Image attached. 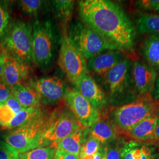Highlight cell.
<instances>
[{"instance_id": "3957f363", "label": "cell", "mask_w": 159, "mask_h": 159, "mask_svg": "<svg viewBox=\"0 0 159 159\" xmlns=\"http://www.w3.org/2000/svg\"><path fill=\"white\" fill-rule=\"evenodd\" d=\"M47 117L44 112L2 137L4 141L15 149L18 154L25 153L42 147V135Z\"/></svg>"}, {"instance_id": "d4e9b609", "label": "cell", "mask_w": 159, "mask_h": 159, "mask_svg": "<svg viewBox=\"0 0 159 159\" xmlns=\"http://www.w3.org/2000/svg\"><path fill=\"white\" fill-rule=\"evenodd\" d=\"M56 148L54 144L19 154L20 159H54Z\"/></svg>"}, {"instance_id": "8d00e7d4", "label": "cell", "mask_w": 159, "mask_h": 159, "mask_svg": "<svg viewBox=\"0 0 159 159\" xmlns=\"http://www.w3.org/2000/svg\"><path fill=\"white\" fill-rule=\"evenodd\" d=\"M6 52L0 51V81L2 80V77L3 75L4 66L6 63Z\"/></svg>"}, {"instance_id": "7c38bea8", "label": "cell", "mask_w": 159, "mask_h": 159, "mask_svg": "<svg viewBox=\"0 0 159 159\" xmlns=\"http://www.w3.org/2000/svg\"><path fill=\"white\" fill-rule=\"evenodd\" d=\"M132 76L136 93L140 96L151 94L158 77L153 67L148 63L136 60L132 63Z\"/></svg>"}, {"instance_id": "ba28073f", "label": "cell", "mask_w": 159, "mask_h": 159, "mask_svg": "<svg viewBox=\"0 0 159 159\" xmlns=\"http://www.w3.org/2000/svg\"><path fill=\"white\" fill-rule=\"evenodd\" d=\"M58 64L74 85L83 75L88 73L87 61L71 42L66 28L63 30Z\"/></svg>"}, {"instance_id": "8992f818", "label": "cell", "mask_w": 159, "mask_h": 159, "mask_svg": "<svg viewBox=\"0 0 159 159\" xmlns=\"http://www.w3.org/2000/svg\"><path fill=\"white\" fill-rule=\"evenodd\" d=\"M32 40V25L23 21H16L10 25V33L2 44L11 57L29 65L33 62Z\"/></svg>"}, {"instance_id": "f1b7e54d", "label": "cell", "mask_w": 159, "mask_h": 159, "mask_svg": "<svg viewBox=\"0 0 159 159\" xmlns=\"http://www.w3.org/2000/svg\"><path fill=\"white\" fill-rule=\"evenodd\" d=\"M0 159H20L19 154L7 143L0 140Z\"/></svg>"}, {"instance_id": "e575fe53", "label": "cell", "mask_w": 159, "mask_h": 159, "mask_svg": "<svg viewBox=\"0 0 159 159\" xmlns=\"http://www.w3.org/2000/svg\"><path fill=\"white\" fill-rule=\"evenodd\" d=\"M106 159H121V149L118 147L107 148Z\"/></svg>"}, {"instance_id": "74e56055", "label": "cell", "mask_w": 159, "mask_h": 159, "mask_svg": "<svg viewBox=\"0 0 159 159\" xmlns=\"http://www.w3.org/2000/svg\"><path fill=\"white\" fill-rule=\"evenodd\" d=\"M102 148H101L100 151L97 152V153L93 155H90V156H85L80 157V159H100L102 156Z\"/></svg>"}, {"instance_id": "f546056e", "label": "cell", "mask_w": 159, "mask_h": 159, "mask_svg": "<svg viewBox=\"0 0 159 159\" xmlns=\"http://www.w3.org/2000/svg\"><path fill=\"white\" fill-rule=\"evenodd\" d=\"M137 6L143 10L153 11L159 14V0H142L136 2Z\"/></svg>"}, {"instance_id": "44dd1931", "label": "cell", "mask_w": 159, "mask_h": 159, "mask_svg": "<svg viewBox=\"0 0 159 159\" xmlns=\"http://www.w3.org/2000/svg\"><path fill=\"white\" fill-rule=\"evenodd\" d=\"M84 129L85 128L83 127L75 131L61 141L54 144L57 149H61L70 153L79 156Z\"/></svg>"}, {"instance_id": "ee69618b", "label": "cell", "mask_w": 159, "mask_h": 159, "mask_svg": "<svg viewBox=\"0 0 159 159\" xmlns=\"http://www.w3.org/2000/svg\"><path fill=\"white\" fill-rule=\"evenodd\" d=\"M157 116H158V117H159V111L157 112Z\"/></svg>"}, {"instance_id": "277c9868", "label": "cell", "mask_w": 159, "mask_h": 159, "mask_svg": "<svg viewBox=\"0 0 159 159\" xmlns=\"http://www.w3.org/2000/svg\"><path fill=\"white\" fill-rule=\"evenodd\" d=\"M157 112L158 102L153 100L151 94H148L116 108L114 121L120 130L127 133L139 122Z\"/></svg>"}, {"instance_id": "ac0fdd59", "label": "cell", "mask_w": 159, "mask_h": 159, "mask_svg": "<svg viewBox=\"0 0 159 159\" xmlns=\"http://www.w3.org/2000/svg\"><path fill=\"white\" fill-rule=\"evenodd\" d=\"M85 132L88 136L96 139L102 144L113 142L117 136L114 125L108 121L100 119L90 127L85 129Z\"/></svg>"}, {"instance_id": "6da1fadb", "label": "cell", "mask_w": 159, "mask_h": 159, "mask_svg": "<svg viewBox=\"0 0 159 159\" xmlns=\"http://www.w3.org/2000/svg\"><path fill=\"white\" fill-rule=\"evenodd\" d=\"M79 14L83 23L96 30L119 51H131L136 30L124 10L109 0L79 2Z\"/></svg>"}, {"instance_id": "7bdbcfd3", "label": "cell", "mask_w": 159, "mask_h": 159, "mask_svg": "<svg viewBox=\"0 0 159 159\" xmlns=\"http://www.w3.org/2000/svg\"><path fill=\"white\" fill-rule=\"evenodd\" d=\"M158 111H159V102H158Z\"/></svg>"}, {"instance_id": "484cf974", "label": "cell", "mask_w": 159, "mask_h": 159, "mask_svg": "<svg viewBox=\"0 0 159 159\" xmlns=\"http://www.w3.org/2000/svg\"><path fill=\"white\" fill-rule=\"evenodd\" d=\"M101 144L97 140L88 136L85 132L83 134V139L81 145L79 158L85 156L93 155L98 152L101 148Z\"/></svg>"}, {"instance_id": "f35d334b", "label": "cell", "mask_w": 159, "mask_h": 159, "mask_svg": "<svg viewBox=\"0 0 159 159\" xmlns=\"http://www.w3.org/2000/svg\"><path fill=\"white\" fill-rule=\"evenodd\" d=\"M153 141L154 142H159V117L157 121V124L156 125V127L155 129V130L154 132L153 136L152 137V139L150 142Z\"/></svg>"}, {"instance_id": "7402d4cb", "label": "cell", "mask_w": 159, "mask_h": 159, "mask_svg": "<svg viewBox=\"0 0 159 159\" xmlns=\"http://www.w3.org/2000/svg\"><path fill=\"white\" fill-rule=\"evenodd\" d=\"M136 25L140 34L159 35V14H143L137 18Z\"/></svg>"}, {"instance_id": "d6986e66", "label": "cell", "mask_w": 159, "mask_h": 159, "mask_svg": "<svg viewBox=\"0 0 159 159\" xmlns=\"http://www.w3.org/2000/svg\"><path fill=\"white\" fill-rule=\"evenodd\" d=\"M12 94L24 108L39 107L41 98L31 86L20 84L11 88Z\"/></svg>"}, {"instance_id": "2e32d148", "label": "cell", "mask_w": 159, "mask_h": 159, "mask_svg": "<svg viewBox=\"0 0 159 159\" xmlns=\"http://www.w3.org/2000/svg\"><path fill=\"white\" fill-rule=\"evenodd\" d=\"M121 159H154L155 150L150 144L131 140L121 148Z\"/></svg>"}, {"instance_id": "cb8c5ba5", "label": "cell", "mask_w": 159, "mask_h": 159, "mask_svg": "<svg viewBox=\"0 0 159 159\" xmlns=\"http://www.w3.org/2000/svg\"><path fill=\"white\" fill-rule=\"evenodd\" d=\"M56 17L64 24L68 23L72 17L74 1L70 0H56L52 1Z\"/></svg>"}, {"instance_id": "ab89813d", "label": "cell", "mask_w": 159, "mask_h": 159, "mask_svg": "<svg viewBox=\"0 0 159 159\" xmlns=\"http://www.w3.org/2000/svg\"><path fill=\"white\" fill-rule=\"evenodd\" d=\"M107 148H106V147H103V148H102V157L100 158V159H106Z\"/></svg>"}, {"instance_id": "5bb4252c", "label": "cell", "mask_w": 159, "mask_h": 159, "mask_svg": "<svg viewBox=\"0 0 159 159\" xmlns=\"http://www.w3.org/2000/svg\"><path fill=\"white\" fill-rule=\"evenodd\" d=\"M125 58L119 51L104 52L89 60L87 69L104 79L108 72Z\"/></svg>"}, {"instance_id": "9c48e42d", "label": "cell", "mask_w": 159, "mask_h": 159, "mask_svg": "<svg viewBox=\"0 0 159 159\" xmlns=\"http://www.w3.org/2000/svg\"><path fill=\"white\" fill-rule=\"evenodd\" d=\"M132 63L125 58L112 68L104 79L111 98H118L134 91L132 76ZM132 93V92H131Z\"/></svg>"}, {"instance_id": "7a4b0ae2", "label": "cell", "mask_w": 159, "mask_h": 159, "mask_svg": "<svg viewBox=\"0 0 159 159\" xmlns=\"http://www.w3.org/2000/svg\"><path fill=\"white\" fill-rule=\"evenodd\" d=\"M68 36L85 60L104 52L119 51L112 43L83 22L72 24L68 30Z\"/></svg>"}, {"instance_id": "83f0119b", "label": "cell", "mask_w": 159, "mask_h": 159, "mask_svg": "<svg viewBox=\"0 0 159 159\" xmlns=\"http://www.w3.org/2000/svg\"><path fill=\"white\" fill-rule=\"evenodd\" d=\"M20 4L23 12L30 16H36L40 12L43 1L40 0H22Z\"/></svg>"}, {"instance_id": "d6a6232c", "label": "cell", "mask_w": 159, "mask_h": 159, "mask_svg": "<svg viewBox=\"0 0 159 159\" xmlns=\"http://www.w3.org/2000/svg\"><path fill=\"white\" fill-rule=\"evenodd\" d=\"M11 88L6 84L2 80L0 81V102L5 103L6 101L11 96Z\"/></svg>"}, {"instance_id": "60d3db41", "label": "cell", "mask_w": 159, "mask_h": 159, "mask_svg": "<svg viewBox=\"0 0 159 159\" xmlns=\"http://www.w3.org/2000/svg\"><path fill=\"white\" fill-rule=\"evenodd\" d=\"M5 129H7L6 126L3 125H2V124L0 123V130H5Z\"/></svg>"}, {"instance_id": "b9f144b4", "label": "cell", "mask_w": 159, "mask_h": 159, "mask_svg": "<svg viewBox=\"0 0 159 159\" xmlns=\"http://www.w3.org/2000/svg\"><path fill=\"white\" fill-rule=\"evenodd\" d=\"M3 105H4V103H2V102H0V107H1V106H2Z\"/></svg>"}, {"instance_id": "603a6c76", "label": "cell", "mask_w": 159, "mask_h": 159, "mask_svg": "<svg viewBox=\"0 0 159 159\" xmlns=\"http://www.w3.org/2000/svg\"><path fill=\"white\" fill-rule=\"evenodd\" d=\"M43 112L39 107L24 108L16 114L11 121L7 125V129H15L24 125Z\"/></svg>"}, {"instance_id": "d590c367", "label": "cell", "mask_w": 159, "mask_h": 159, "mask_svg": "<svg viewBox=\"0 0 159 159\" xmlns=\"http://www.w3.org/2000/svg\"><path fill=\"white\" fill-rule=\"evenodd\" d=\"M151 96L154 101L159 102V75L156 81L153 90L151 93Z\"/></svg>"}, {"instance_id": "30bf717a", "label": "cell", "mask_w": 159, "mask_h": 159, "mask_svg": "<svg viewBox=\"0 0 159 159\" xmlns=\"http://www.w3.org/2000/svg\"><path fill=\"white\" fill-rule=\"evenodd\" d=\"M65 101L68 108L84 128L90 127L100 119L98 110L75 89L68 90Z\"/></svg>"}, {"instance_id": "ffe728a7", "label": "cell", "mask_w": 159, "mask_h": 159, "mask_svg": "<svg viewBox=\"0 0 159 159\" xmlns=\"http://www.w3.org/2000/svg\"><path fill=\"white\" fill-rule=\"evenodd\" d=\"M143 55L149 66L159 72V35H151L143 43Z\"/></svg>"}, {"instance_id": "1f68e13d", "label": "cell", "mask_w": 159, "mask_h": 159, "mask_svg": "<svg viewBox=\"0 0 159 159\" xmlns=\"http://www.w3.org/2000/svg\"><path fill=\"white\" fill-rule=\"evenodd\" d=\"M4 104L10 108L16 114L21 111L24 108L20 102L17 100V98L13 95H12L6 101Z\"/></svg>"}, {"instance_id": "9a60e30c", "label": "cell", "mask_w": 159, "mask_h": 159, "mask_svg": "<svg viewBox=\"0 0 159 159\" xmlns=\"http://www.w3.org/2000/svg\"><path fill=\"white\" fill-rule=\"evenodd\" d=\"M29 65L11 57L6 52V63L2 80L10 88L23 84L29 77Z\"/></svg>"}, {"instance_id": "4dcf8cb0", "label": "cell", "mask_w": 159, "mask_h": 159, "mask_svg": "<svg viewBox=\"0 0 159 159\" xmlns=\"http://www.w3.org/2000/svg\"><path fill=\"white\" fill-rule=\"evenodd\" d=\"M15 116L16 114L5 104L0 107V123L5 125L7 129Z\"/></svg>"}, {"instance_id": "5b68a950", "label": "cell", "mask_w": 159, "mask_h": 159, "mask_svg": "<svg viewBox=\"0 0 159 159\" xmlns=\"http://www.w3.org/2000/svg\"><path fill=\"white\" fill-rule=\"evenodd\" d=\"M83 127L69 108H57L47 121L42 135V147L56 144Z\"/></svg>"}, {"instance_id": "8fae6325", "label": "cell", "mask_w": 159, "mask_h": 159, "mask_svg": "<svg viewBox=\"0 0 159 159\" xmlns=\"http://www.w3.org/2000/svg\"><path fill=\"white\" fill-rule=\"evenodd\" d=\"M31 87L37 91L42 101L46 104H54L66 96L68 89L63 80L57 77H49L34 80Z\"/></svg>"}, {"instance_id": "e0dca14e", "label": "cell", "mask_w": 159, "mask_h": 159, "mask_svg": "<svg viewBox=\"0 0 159 159\" xmlns=\"http://www.w3.org/2000/svg\"><path fill=\"white\" fill-rule=\"evenodd\" d=\"M158 119L157 114L149 116L134 125L127 133L136 141L150 142L153 136Z\"/></svg>"}, {"instance_id": "52a82bcc", "label": "cell", "mask_w": 159, "mask_h": 159, "mask_svg": "<svg viewBox=\"0 0 159 159\" xmlns=\"http://www.w3.org/2000/svg\"><path fill=\"white\" fill-rule=\"evenodd\" d=\"M33 62L44 68L51 63L53 55L54 37L51 23L49 21L36 20L33 25Z\"/></svg>"}, {"instance_id": "836d02e7", "label": "cell", "mask_w": 159, "mask_h": 159, "mask_svg": "<svg viewBox=\"0 0 159 159\" xmlns=\"http://www.w3.org/2000/svg\"><path fill=\"white\" fill-rule=\"evenodd\" d=\"M54 159H80L79 156L70 153L64 150L56 148Z\"/></svg>"}, {"instance_id": "4fadbf2b", "label": "cell", "mask_w": 159, "mask_h": 159, "mask_svg": "<svg viewBox=\"0 0 159 159\" xmlns=\"http://www.w3.org/2000/svg\"><path fill=\"white\" fill-rule=\"evenodd\" d=\"M75 90L90 102L96 109L103 107L107 102L104 92L90 75H83L75 84Z\"/></svg>"}, {"instance_id": "4316f807", "label": "cell", "mask_w": 159, "mask_h": 159, "mask_svg": "<svg viewBox=\"0 0 159 159\" xmlns=\"http://www.w3.org/2000/svg\"><path fill=\"white\" fill-rule=\"evenodd\" d=\"M10 14L3 3L0 2V45L6 41L10 29Z\"/></svg>"}]
</instances>
